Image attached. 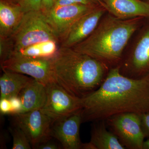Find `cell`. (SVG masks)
<instances>
[{
  "instance_id": "cell-12",
  "label": "cell",
  "mask_w": 149,
  "mask_h": 149,
  "mask_svg": "<svg viewBox=\"0 0 149 149\" xmlns=\"http://www.w3.org/2000/svg\"><path fill=\"white\" fill-rule=\"evenodd\" d=\"M106 12L105 9L99 5L81 17L70 29L61 46L72 48L88 38L96 29Z\"/></svg>"
},
{
  "instance_id": "cell-23",
  "label": "cell",
  "mask_w": 149,
  "mask_h": 149,
  "mask_svg": "<svg viewBox=\"0 0 149 149\" xmlns=\"http://www.w3.org/2000/svg\"><path fill=\"white\" fill-rule=\"evenodd\" d=\"M9 100L12 107L11 115L14 116L20 113L22 109V104L18 96L11 98Z\"/></svg>"
},
{
  "instance_id": "cell-4",
  "label": "cell",
  "mask_w": 149,
  "mask_h": 149,
  "mask_svg": "<svg viewBox=\"0 0 149 149\" xmlns=\"http://www.w3.org/2000/svg\"><path fill=\"white\" fill-rule=\"evenodd\" d=\"M11 37L14 43V52L45 41L54 40L59 43L40 10L24 14Z\"/></svg>"
},
{
  "instance_id": "cell-28",
  "label": "cell",
  "mask_w": 149,
  "mask_h": 149,
  "mask_svg": "<svg viewBox=\"0 0 149 149\" xmlns=\"http://www.w3.org/2000/svg\"><path fill=\"white\" fill-rule=\"evenodd\" d=\"M76 3L84 5H100L99 0H72Z\"/></svg>"
},
{
  "instance_id": "cell-15",
  "label": "cell",
  "mask_w": 149,
  "mask_h": 149,
  "mask_svg": "<svg viewBox=\"0 0 149 149\" xmlns=\"http://www.w3.org/2000/svg\"><path fill=\"white\" fill-rule=\"evenodd\" d=\"M24 14L18 3L8 0H1L0 37H11L20 24Z\"/></svg>"
},
{
  "instance_id": "cell-1",
  "label": "cell",
  "mask_w": 149,
  "mask_h": 149,
  "mask_svg": "<svg viewBox=\"0 0 149 149\" xmlns=\"http://www.w3.org/2000/svg\"><path fill=\"white\" fill-rule=\"evenodd\" d=\"M82 101L83 122L124 113H143L149 111V75L130 78L121 73L119 65L112 68L100 87Z\"/></svg>"
},
{
  "instance_id": "cell-20",
  "label": "cell",
  "mask_w": 149,
  "mask_h": 149,
  "mask_svg": "<svg viewBox=\"0 0 149 149\" xmlns=\"http://www.w3.org/2000/svg\"><path fill=\"white\" fill-rule=\"evenodd\" d=\"M14 51V43L11 37H0L1 64L9 58Z\"/></svg>"
},
{
  "instance_id": "cell-13",
  "label": "cell",
  "mask_w": 149,
  "mask_h": 149,
  "mask_svg": "<svg viewBox=\"0 0 149 149\" xmlns=\"http://www.w3.org/2000/svg\"><path fill=\"white\" fill-rule=\"evenodd\" d=\"M99 3L117 18L149 17V4L143 0H99Z\"/></svg>"
},
{
  "instance_id": "cell-3",
  "label": "cell",
  "mask_w": 149,
  "mask_h": 149,
  "mask_svg": "<svg viewBox=\"0 0 149 149\" xmlns=\"http://www.w3.org/2000/svg\"><path fill=\"white\" fill-rule=\"evenodd\" d=\"M141 18L122 19L109 14L102 18L88 38L72 48L104 63L109 69L118 66Z\"/></svg>"
},
{
  "instance_id": "cell-2",
  "label": "cell",
  "mask_w": 149,
  "mask_h": 149,
  "mask_svg": "<svg viewBox=\"0 0 149 149\" xmlns=\"http://www.w3.org/2000/svg\"><path fill=\"white\" fill-rule=\"evenodd\" d=\"M52 61L56 82L70 94L81 99L100 87L110 69L88 55L61 46Z\"/></svg>"
},
{
  "instance_id": "cell-26",
  "label": "cell",
  "mask_w": 149,
  "mask_h": 149,
  "mask_svg": "<svg viewBox=\"0 0 149 149\" xmlns=\"http://www.w3.org/2000/svg\"><path fill=\"white\" fill-rule=\"evenodd\" d=\"M50 140L39 144L35 148L39 149H60V147L58 145V144L54 143V142L50 141Z\"/></svg>"
},
{
  "instance_id": "cell-10",
  "label": "cell",
  "mask_w": 149,
  "mask_h": 149,
  "mask_svg": "<svg viewBox=\"0 0 149 149\" xmlns=\"http://www.w3.org/2000/svg\"><path fill=\"white\" fill-rule=\"evenodd\" d=\"M15 124L26 134L32 148L50 140L53 120L41 109L14 115Z\"/></svg>"
},
{
  "instance_id": "cell-21",
  "label": "cell",
  "mask_w": 149,
  "mask_h": 149,
  "mask_svg": "<svg viewBox=\"0 0 149 149\" xmlns=\"http://www.w3.org/2000/svg\"><path fill=\"white\" fill-rule=\"evenodd\" d=\"M42 0H20L17 3L24 13L32 11L40 10Z\"/></svg>"
},
{
  "instance_id": "cell-25",
  "label": "cell",
  "mask_w": 149,
  "mask_h": 149,
  "mask_svg": "<svg viewBox=\"0 0 149 149\" xmlns=\"http://www.w3.org/2000/svg\"><path fill=\"white\" fill-rule=\"evenodd\" d=\"M0 110L3 114H11L12 107L9 99H1L0 101Z\"/></svg>"
},
{
  "instance_id": "cell-29",
  "label": "cell",
  "mask_w": 149,
  "mask_h": 149,
  "mask_svg": "<svg viewBox=\"0 0 149 149\" xmlns=\"http://www.w3.org/2000/svg\"><path fill=\"white\" fill-rule=\"evenodd\" d=\"M143 149H149V139L144 141L143 145Z\"/></svg>"
},
{
  "instance_id": "cell-7",
  "label": "cell",
  "mask_w": 149,
  "mask_h": 149,
  "mask_svg": "<svg viewBox=\"0 0 149 149\" xmlns=\"http://www.w3.org/2000/svg\"><path fill=\"white\" fill-rule=\"evenodd\" d=\"M47 99L42 111L53 121L81 111L82 99L70 94L56 82L46 85Z\"/></svg>"
},
{
  "instance_id": "cell-6",
  "label": "cell",
  "mask_w": 149,
  "mask_h": 149,
  "mask_svg": "<svg viewBox=\"0 0 149 149\" xmlns=\"http://www.w3.org/2000/svg\"><path fill=\"white\" fill-rule=\"evenodd\" d=\"M52 59L37 58L13 53L1 64V68L3 71L27 74L47 85L56 82Z\"/></svg>"
},
{
  "instance_id": "cell-24",
  "label": "cell",
  "mask_w": 149,
  "mask_h": 149,
  "mask_svg": "<svg viewBox=\"0 0 149 149\" xmlns=\"http://www.w3.org/2000/svg\"><path fill=\"white\" fill-rule=\"evenodd\" d=\"M57 0H42L40 10L44 14L49 12L54 6Z\"/></svg>"
},
{
  "instance_id": "cell-30",
  "label": "cell",
  "mask_w": 149,
  "mask_h": 149,
  "mask_svg": "<svg viewBox=\"0 0 149 149\" xmlns=\"http://www.w3.org/2000/svg\"><path fill=\"white\" fill-rule=\"evenodd\" d=\"M8 1L11 2L15 3H17L20 0H8Z\"/></svg>"
},
{
  "instance_id": "cell-5",
  "label": "cell",
  "mask_w": 149,
  "mask_h": 149,
  "mask_svg": "<svg viewBox=\"0 0 149 149\" xmlns=\"http://www.w3.org/2000/svg\"><path fill=\"white\" fill-rule=\"evenodd\" d=\"M105 120L109 130L114 133L125 149H143L146 138L140 114L124 113Z\"/></svg>"
},
{
  "instance_id": "cell-18",
  "label": "cell",
  "mask_w": 149,
  "mask_h": 149,
  "mask_svg": "<svg viewBox=\"0 0 149 149\" xmlns=\"http://www.w3.org/2000/svg\"><path fill=\"white\" fill-rule=\"evenodd\" d=\"M58 43L54 40L45 41L15 51L13 53L37 58L52 59L58 51Z\"/></svg>"
},
{
  "instance_id": "cell-17",
  "label": "cell",
  "mask_w": 149,
  "mask_h": 149,
  "mask_svg": "<svg viewBox=\"0 0 149 149\" xmlns=\"http://www.w3.org/2000/svg\"><path fill=\"white\" fill-rule=\"evenodd\" d=\"M0 78L1 99H10L18 96L21 91L33 80L24 74L3 71Z\"/></svg>"
},
{
  "instance_id": "cell-16",
  "label": "cell",
  "mask_w": 149,
  "mask_h": 149,
  "mask_svg": "<svg viewBox=\"0 0 149 149\" xmlns=\"http://www.w3.org/2000/svg\"><path fill=\"white\" fill-rule=\"evenodd\" d=\"M18 97L22 104L20 113L42 109L47 99V87L33 79L21 91Z\"/></svg>"
},
{
  "instance_id": "cell-8",
  "label": "cell",
  "mask_w": 149,
  "mask_h": 149,
  "mask_svg": "<svg viewBox=\"0 0 149 149\" xmlns=\"http://www.w3.org/2000/svg\"><path fill=\"white\" fill-rule=\"evenodd\" d=\"M99 5L75 3L55 7L44 15L54 34L59 43H61L73 24L81 17Z\"/></svg>"
},
{
  "instance_id": "cell-19",
  "label": "cell",
  "mask_w": 149,
  "mask_h": 149,
  "mask_svg": "<svg viewBox=\"0 0 149 149\" xmlns=\"http://www.w3.org/2000/svg\"><path fill=\"white\" fill-rule=\"evenodd\" d=\"M13 138V149H30L32 146L26 134L21 128L15 124L10 129Z\"/></svg>"
},
{
  "instance_id": "cell-9",
  "label": "cell",
  "mask_w": 149,
  "mask_h": 149,
  "mask_svg": "<svg viewBox=\"0 0 149 149\" xmlns=\"http://www.w3.org/2000/svg\"><path fill=\"white\" fill-rule=\"evenodd\" d=\"M127 77L140 78L149 75V24L140 33L135 45L120 65Z\"/></svg>"
},
{
  "instance_id": "cell-22",
  "label": "cell",
  "mask_w": 149,
  "mask_h": 149,
  "mask_svg": "<svg viewBox=\"0 0 149 149\" xmlns=\"http://www.w3.org/2000/svg\"><path fill=\"white\" fill-rule=\"evenodd\" d=\"M140 115L142 128L145 138L149 139V111Z\"/></svg>"
},
{
  "instance_id": "cell-27",
  "label": "cell",
  "mask_w": 149,
  "mask_h": 149,
  "mask_svg": "<svg viewBox=\"0 0 149 149\" xmlns=\"http://www.w3.org/2000/svg\"><path fill=\"white\" fill-rule=\"evenodd\" d=\"M75 3H76L74 2L72 0H57V1L56 2L54 7H55L64 6L70 5Z\"/></svg>"
},
{
  "instance_id": "cell-14",
  "label": "cell",
  "mask_w": 149,
  "mask_h": 149,
  "mask_svg": "<svg viewBox=\"0 0 149 149\" xmlns=\"http://www.w3.org/2000/svg\"><path fill=\"white\" fill-rule=\"evenodd\" d=\"M93 123L91 141L83 143L82 149H125L116 136L109 130L105 120Z\"/></svg>"
},
{
  "instance_id": "cell-11",
  "label": "cell",
  "mask_w": 149,
  "mask_h": 149,
  "mask_svg": "<svg viewBox=\"0 0 149 149\" xmlns=\"http://www.w3.org/2000/svg\"><path fill=\"white\" fill-rule=\"evenodd\" d=\"M83 122L81 111L54 121L51 136L56 139L65 149H82L83 143L80 137V125Z\"/></svg>"
},
{
  "instance_id": "cell-31",
  "label": "cell",
  "mask_w": 149,
  "mask_h": 149,
  "mask_svg": "<svg viewBox=\"0 0 149 149\" xmlns=\"http://www.w3.org/2000/svg\"><path fill=\"white\" fill-rule=\"evenodd\" d=\"M147 2L149 4V0H148V1H147Z\"/></svg>"
}]
</instances>
